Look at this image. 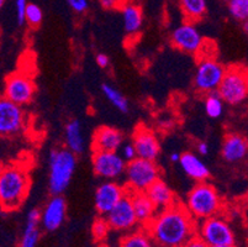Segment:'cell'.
I'll return each mask as SVG.
<instances>
[{
	"instance_id": "1",
	"label": "cell",
	"mask_w": 248,
	"mask_h": 247,
	"mask_svg": "<svg viewBox=\"0 0 248 247\" xmlns=\"http://www.w3.org/2000/svg\"><path fill=\"white\" fill-rule=\"evenodd\" d=\"M197 221L186 205L175 203L157 213L145 230L157 247H182L197 235Z\"/></svg>"
},
{
	"instance_id": "2",
	"label": "cell",
	"mask_w": 248,
	"mask_h": 247,
	"mask_svg": "<svg viewBox=\"0 0 248 247\" xmlns=\"http://www.w3.org/2000/svg\"><path fill=\"white\" fill-rule=\"evenodd\" d=\"M30 189V177L21 165H5L0 172V201L4 212L22 205Z\"/></svg>"
},
{
	"instance_id": "3",
	"label": "cell",
	"mask_w": 248,
	"mask_h": 247,
	"mask_svg": "<svg viewBox=\"0 0 248 247\" xmlns=\"http://www.w3.org/2000/svg\"><path fill=\"white\" fill-rule=\"evenodd\" d=\"M186 208L195 220H204L217 215L222 209V201L214 185L198 182L186 196Z\"/></svg>"
},
{
	"instance_id": "4",
	"label": "cell",
	"mask_w": 248,
	"mask_h": 247,
	"mask_svg": "<svg viewBox=\"0 0 248 247\" xmlns=\"http://www.w3.org/2000/svg\"><path fill=\"white\" fill-rule=\"evenodd\" d=\"M77 167V156L71 149L56 148L49 155L48 188L52 196H62L71 184Z\"/></svg>"
},
{
	"instance_id": "5",
	"label": "cell",
	"mask_w": 248,
	"mask_h": 247,
	"mask_svg": "<svg viewBox=\"0 0 248 247\" xmlns=\"http://www.w3.org/2000/svg\"><path fill=\"white\" fill-rule=\"evenodd\" d=\"M217 93L229 105H240L248 99V68L231 66L226 69Z\"/></svg>"
},
{
	"instance_id": "6",
	"label": "cell",
	"mask_w": 248,
	"mask_h": 247,
	"mask_svg": "<svg viewBox=\"0 0 248 247\" xmlns=\"http://www.w3.org/2000/svg\"><path fill=\"white\" fill-rule=\"evenodd\" d=\"M125 177L128 192H146L153 183L161 180V171L155 161L137 157L127 162Z\"/></svg>"
},
{
	"instance_id": "7",
	"label": "cell",
	"mask_w": 248,
	"mask_h": 247,
	"mask_svg": "<svg viewBox=\"0 0 248 247\" xmlns=\"http://www.w3.org/2000/svg\"><path fill=\"white\" fill-rule=\"evenodd\" d=\"M227 68L214 57H200L195 74L194 87L199 93L210 94L217 92Z\"/></svg>"
},
{
	"instance_id": "8",
	"label": "cell",
	"mask_w": 248,
	"mask_h": 247,
	"mask_svg": "<svg viewBox=\"0 0 248 247\" xmlns=\"http://www.w3.org/2000/svg\"><path fill=\"white\" fill-rule=\"evenodd\" d=\"M197 235L211 247L234 244L233 230L229 221L218 214L200 220L197 228Z\"/></svg>"
},
{
	"instance_id": "9",
	"label": "cell",
	"mask_w": 248,
	"mask_h": 247,
	"mask_svg": "<svg viewBox=\"0 0 248 247\" xmlns=\"http://www.w3.org/2000/svg\"><path fill=\"white\" fill-rule=\"evenodd\" d=\"M93 169L95 176L105 181H115L125 174L127 162L117 151H93Z\"/></svg>"
},
{
	"instance_id": "10",
	"label": "cell",
	"mask_w": 248,
	"mask_h": 247,
	"mask_svg": "<svg viewBox=\"0 0 248 247\" xmlns=\"http://www.w3.org/2000/svg\"><path fill=\"white\" fill-rule=\"evenodd\" d=\"M36 93V85L28 74L22 72H14L5 78L4 97L24 106L31 103Z\"/></svg>"
},
{
	"instance_id": "11",
	"label": "cell",
	"mask_w": 248,
	"mask_h": 247,
	"mask_svg": "<svg viewBox=\"0 0 248 247\" xmlns=\"http://www.w3.org/2000/svg\"><path fill=\"white\" fill-rule=\"evenodd\" d=\"M170 42L172 46L178 49L179 51L189 54H200L202 47L205 45V40L195 22L186 21L173 30L170 35Z\"/></svg>"
},
{
	"instance_id": "12",
	"label": "cell",
	"mask_w": 248,
	"mask_h": 247,
	"mask_svg": "<svg viewBox=\"0 0 248 247\" xmlns=\"http://www.w3.org/2000/svg\"><path fill=\"white\" fill-rule=\"evenodd\" d=\"M25 125L22 106L3 97L0 100V133L3 137L15 136Z\"/></svg>"
},
{
	"instance_id": "13",
	"label": "cell",
	"mask_w": 248,
	"mask_h": 247,
	"mask_svg": "<svg viewBox=\"0 0 248 247\" xmlns=\"http://www.w3.org/2000/svg\"><path fill=\"white\" fill-rule=\"evenodd\" d=\"M107 219L109 221L112 230L117 231H128L132 230L136 225H139L136 213H135L134 204L130 193H126V196L121 199L119 203L112 208L111 212L107 215Z\"/></svg>"
},
{
	"instance_id": "14",
	"label": "cell",
	"mask_w": 248,
	"mask_h": 247,
	"mask_svg": "<svg viewBox=\"0 0 248 247\" xmlns=\"http://www.w3.org/2000/svg\"><path fill=\"white\" fill-rule=\"evenodd\" d=\"M127 193V189L114 181H105L95 190V209L103 216H107Z\"/></svg>"
},
{
	"instance_id": "15",
	"label": "cell",
	"mask_w": 248,
	"mask_h": 247,
	"mask_svg": "<svg viewBox=\"0 0 248 247\" xmlns=\"http://www.w3.org/2000/svg\"><path fill=\"white\" fill-rule=\"evenodd\" d=\"M132 144L136 147L137 157L155 161L161 152L158 137L151 129L140 125L132 136Z\"/></svg>"
},
{
	"instance_id": "16",
	"label": "cell",
	"mask_w": 248,
	"mask_h": 247,
	"mask_svg": "<svg viewBox=\"0 0 248 247\" xmlns=\"http://www.w3.org/2000/svg\"><path fill=\"white\" fill-rule=\"evenodd\" d=\"M67 203L62 196H53L41 212V226L45 231H56L66 220Z\"/></svg>"
},
{
	"instance_id": "17",
	"label": "cell",
	"mask_w": 248,
	"mask_h": 247,
	"mask_svg": "<svg viewBox=\"0 0 248 247\" xmlns=\"http://www.w3.org/2000/svg\"><path fill=\"white\" fill-rule=\"evenodd\" d=\"M124 135L111 126H101L94 132L93 151H117L123 147Z\"/></svg>"
},
{
	"instance_id": "18",
	"label": "cell",
	"mask_w": 248,
	"mask_h": 247,
	"mask_svg": "<svg viewBox=\"0 0 248 247\" xmlns=\"http://www.w3.org/2000/svg\"><path fill=\"white\" fill-rule=\"evenodd\" d=\"M221 155L230 163L240 162L248 155V140L238 133H229L222 142Z\"/></svg>"
},
{
	"instance_id": "19",
	"label": "cell",
	"mask_w": 248,
	"mask_h": 247,
	"mask_svg": "<svg viewBox=\"0 0 248 247\" xmlns=\"http://www.w3.org/2000/svg\"><path fill=\"white\" fill-rule=\"evenodd\" d=\"M179 166L183 172L195 182H205L210 177V171L202 161V158L193 152H184L180 155Z\"/></svg>"
},
{
	"instance_id": "20",
	"label": "cell",
	"mask_w": 248,
	"mask_h": 247,
	"mask_svg": "<svg viewBox=\"0 0 248 247\" xmlns=\"http://www.w3.org/2000/svg\"><path fill=\"white\" fill-rule=\"evenodd\" d=\"M128 193L131 196L139 224L146 228L155 219V216L158 213V209L155 208V205L152 203L150 197L146 194V192H128Z\"/></svg>"
},
{
	"instance_id": "21",
	"label": "cell",
	"mask_w": 248,
	"mask_h": 247,
	"mask_svg": "<svg viewBox=\"0 0 248 247\" xmlns=\"http://www.w3.org/2000/svg\"><path fill=\"white\" fill-rule=\"evenodd\" d=\"M146 194L150 197V199L155 204V208L158 209V212L172 207L173 204H175V197L173 190L162 180H158L155 183H153L146 190Z\"/></svg>"
},
{
	"instance_id": "22",
	"label": "cell",
	"mask_w": 248,
	"mask_h": 247,
	"mask_svg": "<svg viewBox=\"0 0 248 247\" xmlns=\"http://www.w3.org/2000/svg\"><path fill=\"white\" fill-rule=\"evenodd\" d=\"M41 225V210L31 209L28 214L26 226L22 232L19 247H36L40 240V228Z\"/></svg>"
},
{
	"instance_id": "23",
	"label": "cell",
	"mask_w": 248,
	"mask_h": 247,
	"mask_svg": "<svg viewBox=\"0 0 248 247\" xmlns=\"http://www.w3.org/2000/svg\"><path fill=\"white\" fill-rule=\"evenodd\" d=\"M124 20V29L128 35H136L143 24V15L139 5L134 3H125L121 8Z\"/></svg>"
},
{
	"instance_id": "24",
	"label": "cell",
	"mask_w": 248,
	"mask_h": 247,
	"mask_svg": "<svg viewBox=\"0 0 248 247\" xmlns=\"http://www.w3.org/2000/svg\"><path fill=\"white\" fill-rule=\"evenodd\" d=\"M64 141L67 148L71 149L76 155H80L84 151V136L79 120H71L64 129Z\"/></svg>"
},
{
	"instance_id": "25",
	"label": "cell",
	"mask_w": 248,
	"mask_h": 247,
	"mask_svg": "<svg viewBox=\"0 0 248 247\" xmlns=\"http://www.w3.org/2000/svg\"><path fill=\"white\" fill-rule=\"evenodd\" d=\"M179 4L188 21L195 22L202 20L206 14V0H179Z\"/></svg>"
},
{
	"instance_id": "26",
	"label": "cell",
	"mask_w": 248,
	"mask_h": 247,
	"mask_svg": "<svg viewBox=\"0 0 248 247\" xmlns=\"http://www.w3.org/2000/svg\"><path fill=\"white\" fill-rule=\"evenodd\" d=\"M101 92L105 95V98L121 113L128 112V100L124 97L123 93L117 88L112 87L109 83H103L101 84Z\"/></svg>"
},
{
	"instance_id": "27",
	"label": "cell",
	"mask_w": 248,
	"mask_h": 247,
	"mask_svg": "<svg viewBox=\"0 0 248 247\" xmlns=\"http://www.w3.org/2000/svg\"><path fill=\"white\" fill-rule=\"evenodd\" d=\"M120 247H155V244L147 231L137 230L124 236L120 241Z\"/></svg>"
},
{
	"instance_id": "28",
	"label": "cell",
	"mask_w": 248,
	"mask_h": 247,
	"mask_svg": "<svg viewBox=\"0 0 248 247\" xmlns=\"http://www.w3.org/2000/svg\"><path fill=\"white\" fill-rule=\"evenodd\" d=\"M224 99L217 92L210 93L205 98V112L206 115L211 119H217L224 114Z\"/></svg>"
},
{
	"instance_id": "29",
	"label": "cell",
	"mask_w": 248,
	"mask_h": 247,
	"mask_svg": "<svg viewBox=\"0 0 248 247\" xmlns=\"http://www.w3.org/2000/svg\"><path fill=\"white\" fill-rule=\"evenodd\" d=\"M230 15L237 21L248 19V0H229Z\"/></svg>"
},
{
	"instance_id": "30",
	"label": "cell",
	"mask_w": 248,
	"mask_h": 247,
	"mask_svg": "<svg viewBox=\"0 0 248 247\" xmlns=\"http://www.w3.org/2000/svg\"><path fill=\"white\" fill-rule=\"evenodd\" d=\"M110 229H111V226H110L107 216L100 215V217H98V219L94 220L93 226H92V232H93L94 239L96 240L105 239V237L108 236V234H109Z\"/></svg>"
},
{
	"instance_id": "31",
	"label": "cell",
	"mask_w": 248,
	"mask_h": 247,
	"mask_svg": "<svg viewBox=\"0 0 248 247\" xmlns=\"http://www.w3.org/2000/svg\"><path fill=\"white\" fill-rule=\"evenodd\" d=\"M42 19H44V13H42L41 8L36 4L30 3L26 9V14H25V20L30 25L31 27H38L41 25Z\"/></svg>"
},
{
	"instance_id": "32",
	"label": "cell",
	"mask_w": 248,
	"mask_h": 247,
	"mask_svg": "<svg viewBox=\"0 0 248 247\" xmlns=\"http://www.w3.org/2000/svg\"><path fill=\"white\" fill-rule=\"evenodd\" d=\"M28 0H15V8H16V16L17 21L20 25L26 22L25 20V14H26V9H28Z\"/></svg>"
},
{
	"instance_id": "33",
	"label": "cell",
	"mask_w": 248,
	"mask_h": 247,
	"mask_svg": "<svg viewBox=\"0 0 248 247\" xmlns=\"http://www.w3.org/2000/svg\"><path fill=\"white\" fill-rule=\"evenodd\" d=\"M67 3L71 6L72 10L78 14L85 13L88 10V8H89L88 0H67Z\"/></svg>"
},
{
	"instance_id": "34",
	"label": "cell",
	"mask_w": 248,
	"mask_h": 247,
	"mask_svg": "<svg viewBox=\"0 0 248 247\" xmlns=\"http://www.w3.org/2000/svg\"><path fill=\"white\" fill-rule=\"evenodd\" d=\"M123 157L125 158L127 162H130V161L135 160V158H137V151H136V147L134 146V144H127V145H124L123 146Z\"/></svg>"
},
{
	"instance_id": "35",
	"label": "cell",
	"mask_w": 248,
	"mask_h": 247,
	"mask_svg": "<svg viewBox=\"0 0 248 247\" xmlns=\"http://www.w3.org/2000/svg\"><path fill=\"white\" fill-rule=\"evenodd\" d=\"M182 247H211L210 245H207L199 235H194L191 239H189L186 244Z\"/></svg>"
},
{
	"instance_id": "36",
	"label": "cell",
	"mask_w": 248,
	"mask_h": 247,
	"mask_svg": "<svg viewBox=\"0 0 248 247\" xmlns=\"http://www.w3.org/2000/svg\"><path fill=\"white\" fill-rule=\"evenodd\" d=\"M96 65H98L100 68H108L110 65L109 57H108L107 54L99 53L98 56H96Z\"/></svg>"
},
{
	"instance_id": "37",
	"label": "cell",
	"mask_w": 248,
	"mask_h": 247,
	"mask_svg": "<svg viewBox=\"0 0 248 247\" xmlns=\"http://www.w3.org/2000/svg\"><path fill=\"white\" fill-rule=\"evenodd\" d=\"M120 3V0H100V4L104 9H107V10H111V9L117 8Z\"/></svg>"
},
{
	"instance_id": "38",
	"label": "cell",
	"mask_w": 248,
	"mask_h": 247,
	"mask_svg": "<svg viewBox=\"0 0 248 247\" xmlns=\"http://www.w3.org/2000/svg\"><path fill=\"white\" fill-rule=\"evenodd\" d=\"M197 151L198 153H200L202 156H206L209 153V145L206 142H199L197 145Z\"/></svg>"
},
{
	"instance_id": "39",
	"label": "cell",
	"mask_w": 248,
	"mask_h": 247,
	"mask_svg": "<svg viewBox=\"0 0 248 247\" xmlns=\"http://www.w3.org/2000/svg\"><path fill=\"white\" fill-rule=\"evenodd\" d=\"M169 160H170V162H173V163H179V160H180V155L179 153H175V152H173V153H170V156H169Z\"/></svg>"
},
{
	"instance_id": "40",
	"label": "cell",
	"mask_w": 248,
	"mask_h": 247,
	"mask_svg": "<svg viewBox=\"0 0 248 247\" xmlns=\"http://www.w3.org/2000/svg\"><path fill=\"white\" fill-rule=\"evenodd\" d=\"M242 24H243V30H245L246 33H248V19H246Z\"/></svg>"
},
{
	"instance_id": "41",
	"label": "cell",
	"mask_w": 248,
	"mask_h": 247,
	"mask_svg": "<svg viewBox=\"0 0 248 247\" xmlns=\"http://www.w3.org/2000/svg\"><path fill=\"white\" fill-rule=\"evenodd\" d=\"M213 247H237L234 244H230V245H220V246H213Z\"/></svg>"
},
{
	"instance_id": "42",
	"label": "cell",
	"mask_w": 248,
	"mask_h": 247,
	"mask_svg": "<svg viewBox=\"0 0 248 247\" xmlns=\"http://www.w3.org/2000/svg\"><path fill=\"white\" fill-rule=\"evenodd\" d=\"M4 4H5V0H0V6H4Z\"/></svg>"
},
{
	"instance_id": "43",
	"label": "cell",
	"mask_w": 248,
	"mask_h": 247,
	"mask_svg": "<svg viewBox=\"0 0 248 247\" xmlns=\"http://www.w3.org/2000/svg\"><path fill=\"white\" fill-rule=\"evenodd\" d=\"M247 247H248V240H247Z\"/></svg>"
},
{
	"instance_id": "44",
	"label": "cell",
	"mask_w": 248,
	"mask_h": 247,
	"mask_svg": "<svg viewBox=\"0 0 248 247\" xmlns=\"http://www.w3.org/2000/svg\"><path fill=\"white\" fill-rule=\"evenodd\" d=\"M224 1H229V0H224Z\"/></svg>"
}]
</instances>
